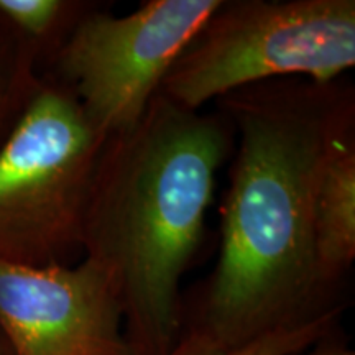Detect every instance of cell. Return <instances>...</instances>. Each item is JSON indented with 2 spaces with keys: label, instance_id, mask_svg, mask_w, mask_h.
Segmentation results:
<instances>
[{
  "label": "cell",
  "instance_id": "cell-12",
  "mask_svg": "<svg viewBox=\"0 0 355 355\" xmlns=\"http://www.w3.org/2000/svg\"><path fill=\"white\" fill-rule=\"evenodd\" d=\"M0 355H13L10 347H8L7 340L3 339L2 334H0Z\"/></svg>",
  "mask_w": 355,
  "mask_h": 355
},
{
  "label": "cell",
  "instance_id": "cell-1",
  "mask_svg": "<svg viewBox=\"0 0 355 355\" xmlns=\"http://www.w3.org/2000/svg\"><path fill=\"white\" fill-rule=\"evenodd\" d=\"M237 139L222 201L220 254L181 329L229 347L295 327L345 304L319 282L314 191L332 137L355 117L354 87L273 79L220 97Z\"/></svg>",
  "mask_w": 355,
  "mask_h": 355
},
{
  "label": "cell",
  "instance_id": "cell-2",
  "mask_svg": "<svg viewBox=\"0 0 355 355\" xmlns=\"http://www.w3.org/2000/svg\"><path fill=\"white\" fill-rule=\"evenodd\" d=\"M234 145L220 110L158 94L105 139L83 227V257L112 278L133 355H166L181 334V282L206 232L217 173Z\"/></svg>",
  "mask_w": 355,
  "mask_h": 355
},
{
  "label": "cell",
  "instance_id": "cell-10",
  "mask_svg": "<svg viewBox=\"0 0 355 355\" xmlns=\"http://www.w3.org/2000/svg\"><path fill=\"white\" fill-rule=\"evenodd\" d=\"M42 81L37 58L0 21V146Z\"/></svg>",
  "mask_w": 355,
  "mask_h": 355
},
{
  "label": "cell",
  "instance_id": "cell-5",
  "mask_svg": "<svg viewBox=\"0 0 355 355\" xmlns=\"http://www.w3.org/2000/svg\"><path fill=\"white\" fill-rule=\"evenodd\" d=\"M220 0H148L127 15L94 7L58 51L50 74L107 139L140 121L168 71Z\"/></svg>",
  "mask_w": 355,
  "mask_h": 355
},
{
  "label": "cell",
  "instance_id": "cell-11",
  "mask_svg": "<svg viewBox=\"0 0 355 355\" xmlns=\"http://www.w3.org/2000/svg\"><path fill=\"white\" fill-rule=\"evenodd\" d=\"M290 355H355L354 349L350 347V339L345 332L340 329V324L334 329L319 337L308 347L298 350Z\"/></svg>",
  "mask_w": 355,
  "mask_h": 355
},
{
  "label": "cell",
  "instance_id": "cell-9",
  "mask_svg": "<svg viewBox=\"0 0 355 355\" xmlns=\"http://www.w3.org/2000/svg\"><path fill=\"white\" fill-rule=\"evenodd\" d=\"M344 309L345 306L336 308L301 326L273 331L241 347H229L196 329H181L176 344L166 355H290L339 326Z\"/></svg>",
  "mask_w": 355,
  "mask_h": 355
},
{
  "label": "cell",
  "instance_id": "cell-6",
  "mask_svg": "<svg viewBox=\"0 0 355 355\" xmlns=\"http://www.w3.org/2000/svg\"><path fill=\"white\" fill-rule=\"evenodd\" d=\"M0 334L13 355H133L112 278L73 265L0 261Z\"/></svg>",
  "mask_w": 355,
  "mask_h": 355
},
{
  "label": "cell",
  "instance_id": "cell-7",
  "mask_svg": "<svg viewBox=\"0 0 355 355\" xmlns=\"http://www.w3.org/2000/svg\"><path fill=\"white\" fill-rule=\"evenodd\" d=\"M314 252L319 282L337 304L355 261V117L332 137L314 191Z\"/></svg>",
  "mask_w": 355,
  "mask_h": 355
},
{
  "label": "cell",
  "instance_id": "cell-8",
  "mask_svg": "<svg viewBox=\"0 0 355 355\" xmlns=\"http://www.w3.org/2000/svg\"><path fill=\"white\" fill-rule=\"evenodd\" d=\"M94 6L83 0H0V21L33 53L43 74Z\"/></svg>",
  "mask_w": 355,
  "mask_h": 355
},
{
  "label": "cell",
  "instance_id": "cell-4",
  "mask_svg": "<svg viewBox=\"0 0 355 355\" xmlns=\"http://www.w3.org/2000/svg\"><path fill=\"white\" fill-rule=\"evenodd\" d=\"M105 137L76 97L43 73L0 146V261L73 265Z\"/></svg>",
  "mask_w": 355,
  "mask_h": 355
},
{
  "label": "cell",
  "instance_id": "cell-3",
  "mask_svg": "<svg viewBox=\"0 0 355 355\" xmlns=\"http://www.w3.org/2000/svg\"><path fill=\"white\" fill-rule=\"evenodd\" d=\"M355 64L354 0H220L159 94L191 110L252 84H331Z\"/></svg>",
  "mask_w": 355,
  "mask_h": 355
}]
</instances>
